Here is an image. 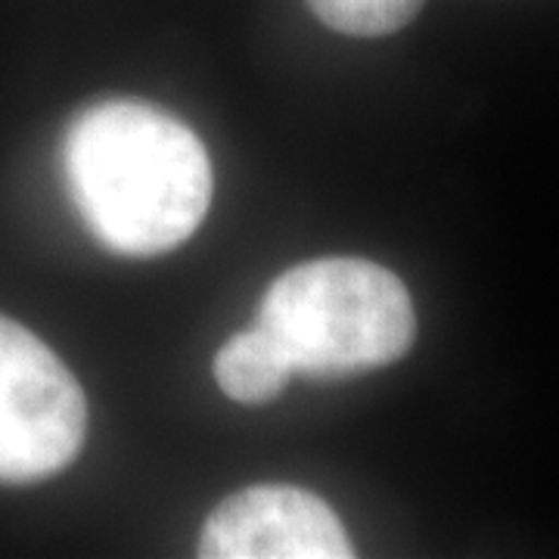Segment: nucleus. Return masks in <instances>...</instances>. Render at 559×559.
Masks as SVG:
<instances>
[{"label":"nucleus","instance_id":"f257e3e1","mask_svg":"<svg viewBox=\"0 0 559 559\" xmlns=\"http://www.w3.org/2000/svg\"><path fill=\"white\" fill-rule=\"evenodd\" d=\"M62 171L84 227L131 259L190 240L215 187L197 131L140 100H103L79 112L62 140Z\"/></svg>","mask_w":559,"mask_h":559},{"label":"nucleus","instance_id":"f03ea898","mask_svg":"<svg viewBox=\"0 0 559 559\" xmlns=\"http://www.w3.org/2000/svg\"><path fill=\"white\" fill-rule=\"evenodd\" d=\"M259 323L283 345L296 373L318 380L389 367L417 340L407 286L377 261L348 255L280 274L261 299Z\"/></svg>","mask_w":559,"mask_h":559},{"label":"nucleus","instance_id":"7ed1b4c3","mask_svg":"<svg viewBox=\"0 0 559 559\" xmlns=\"http://www.w3.org/2000/svg\"><path fill=\"white\" fill-rule=\"evenodd\" d=\"M87 399L75 373L32 330L0 314V481L32 485L75 463Z\"/></svg>","mask_w":559,"mask_h":559},{"label":"nucleus","instance_id":"20e7f679","mask_svg":"<svg viewBox=\"0 0 559 559\" xmlns=\"http://www.w3.org/2000/svg\"><path fill=\"white\" fill-rule=\"evenodd\" d=\"M205 559H348L352 538L333 507L296 485H252L205 520Z\"/></svg>","mask_w":559,"mask_h":559},{"label":"nucleus","instance_id":"39448f33","mask_svg":"<svg viewBox=\"0 0 559 559\" xmlns=\"http://www.w3.org/2000/svg\"><path fill=\"white\" fill-rule=\"evenodd\" d=\"M293 360L261 323L221 345L215 380L227 399L240 404H267L293 380Z\"/></svg>","mask_w":559,"mask_h":559},{"label":"nucleus","instance_id":"423d86ee","mask_svg":"<svg viewBox=\"0 0 559 559\" xmlns=\"http://www.w3.org/2000/svg\"><path fill=\"white\" fill-rule=\"evenodd\" d=\"M326 28L352 38H385L417 20L426 0H305Z\"/></svg>","mask_w":559,"mask_h":559}]
</instances>
